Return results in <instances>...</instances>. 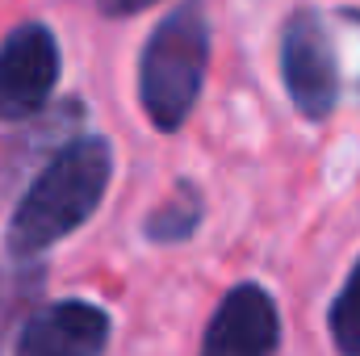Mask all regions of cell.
<instances>
[{
    "label": "cell",
    "mask_w": 360,
    "mask_h": 356,
    "mask_svg": "<svg viewBox=\"0 0 360 356\" xmlns=\"http://www.w3.org/2000/svg\"><path fill=\"white\" fill-rule=\"evenodd\" d=\"M210 68V21L201 0H184L147 38L139 59V101L155 130L172 134L193 113Z\"/></svg>",
    "instance_id": "cell-2"
},
{
    "label": "cell",
    "mask_w": 360,
    "mask_h": 356,
    "mask_svg": "<svg viewBox=\"0 0 360 356\" xmlns=\"http://www.w3.org/2000/svg\"><path fill=\"white\" fill-rule=\"evenodd\" d=\"M201 214H205L201 193L188 180H180L176 197L147 218V239H155V243H180V239H188L201 227Z\"/></svg>",
    "instance_id": "cell-7"
},
{
    "label": "cell",
    "mask_w": 360,
    "mask_h": 356,
    "mask_svg": "<svg viewBox=\"0 0 360 356\" xmlns=\"http://www.w3.org/2000/svg\"><path fill=\"white\" fill-rule=\"evenodd\" d=\"M281 76L302 117L323 122L340 101V59L327 21L314 8H297L281 34Z\"/></svg>",
    "instance_id": "cell-3"
},
{
    "label": "cell",
    "mask_w": 360,
    "mask_h": 356,
    "mask_svg": "<svg viewBox=\"0 0 360 356\" xmlns=\"http://www.w3.org/2000/svg\"><path fill=\"white\" fill-rule=\"evenodd\" d=\"M151 4H160V0H96V8L105 17H134V13H143Z\"/></svg>",
    "instance_id": "cell-9"
},
{
    "label": "cell",
    "mask_w": 360,
    "mask_h": 356,
    "mask_svg": "<svg viewBox=\"0 0 360 356\" xmlns=\"http://www.w3.org/2000/svg\"><path fill=\"white\" fill-rule=\"evenodd\" d=\"M109 348V314L92 302H55L17 331L21 356H96Z\"/></svg>",
    "instance_id": "cell-6"
},
{
    "label": "cell",
    "mask_w": 360,
    "mask_h": 356,
    "mask_svg": "<svg viewBox=\"0 0 360 356\" xmlns=\"http://www.w3.org/2000/svg\"><path fill=\"white\" fill-rule=\"evenodd\" d=\"M281 344V314L264 285H235L214 310L201 352L205 356H264Z\"/></svg>",
    "instance_id": "cell-5"
},
{
    "label": "cell",
    "mask_w": 360,
    "mask_h": 356,
    "mask_svg": "<svg viewBox=\"0 0 360 356\" xmlns=\"http://www.w3.org/2000/svg\"><path fill=\"white\" fill-rule=\"evenodd\" d=\"M327 323H331L335 348L348 352V356H360V260H356V268H352V276L344 281V289H340V298H335Z\"/></svg>",
    "instance_id": "cell-8"
},
{
    "label": "cell",
    "mask_w": 360,
    "mask_h": 356,
    "mask_svg": "<svg viewBox=\"0 0 360 356\" xmlns=\"http://www.w3.org/2000/svg\"><path fill=\"white\" fill-rule=\"evenodd\" d=\"M344 17H348V21H356V25H360V8H352V13H344Z\"/></svg>",
    "instance_id": "cell-10"
},
{
    "label": "cell",
    "mask_w": 360,
    "mask_h": 356,
    "mask_svg": "<svg viewBox=\"0 0 360 356\" xmlns=\"http://www.w3.org/2000/svg\"><path fill=\"white\" fill-rule=\"evenodd\" d=\"M113 180V147L101 134H84L55 151V160L38 172V180L21 193L8 218V252L17 260H34L51 243L80 231L105 201Z\"/></svg>",
    "instance_id": "cell-1"
},
{
    "label": "cell",
    "mask_w": 360,
    "mask_h": 356,
    "mask_svg": "<svg viewBox=\"0 0 360 356\" xmlns=\"http://www.w3.org/2000/svg\"><path fill=\"white\" fill-rule=\"evenodd\" d=\"M59 84V42L51 25L21 21L0 42V122L34 117Z\"/></svg>",
    "instance_id": "cell-4"
}]
</instances>
